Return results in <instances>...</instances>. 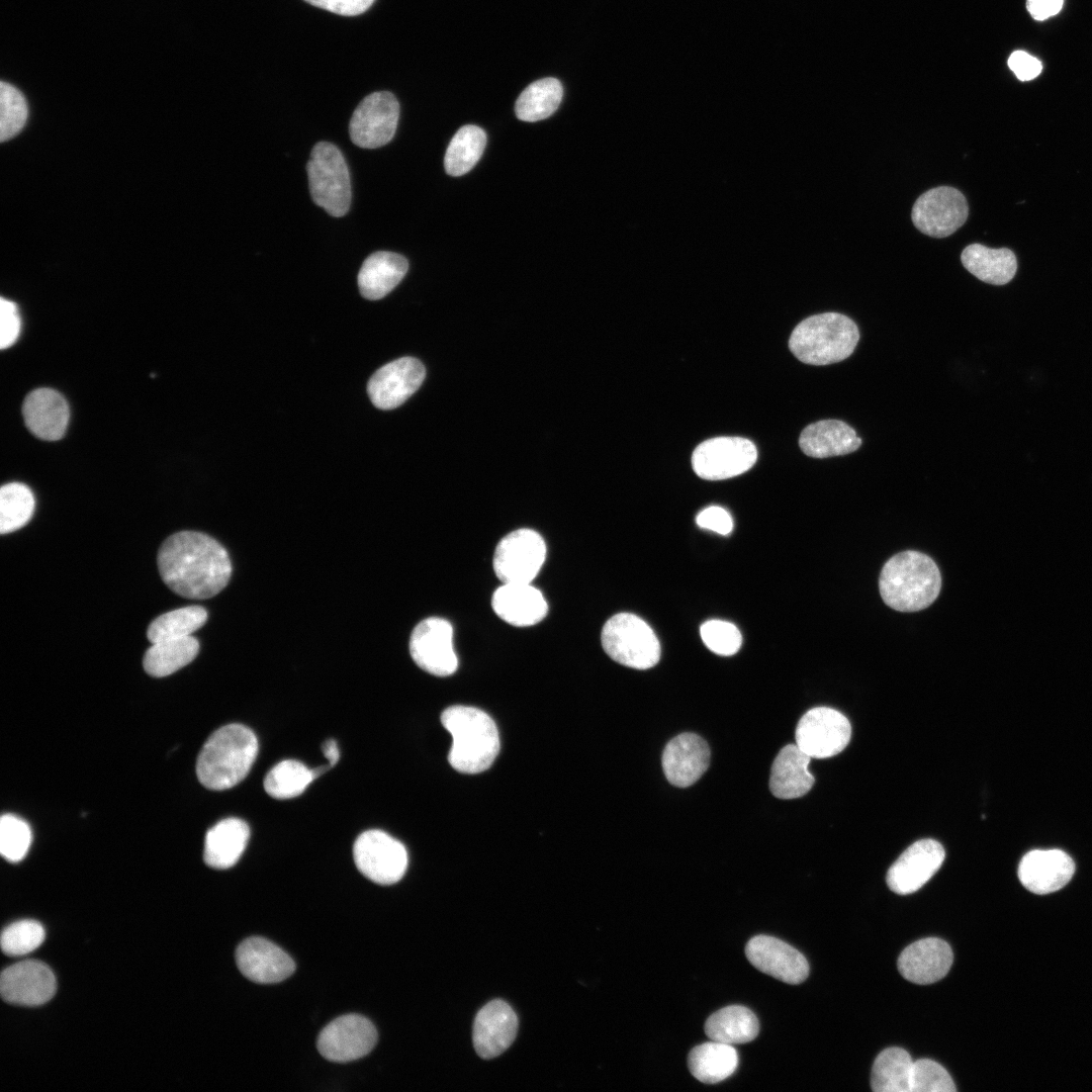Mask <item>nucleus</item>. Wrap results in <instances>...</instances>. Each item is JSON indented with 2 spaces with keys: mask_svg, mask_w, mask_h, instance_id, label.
<instances>
[{
  "mask_svg": "<svg viewBox=\"0 0 1092 1092\" xmlns=\"http://www.w3.org/2000/svg\"><path fill=\"white\" fill-rule=\"evenodd\" d=\"M377 1036L369 1019L359 1014H347L336 1018L321 1031L316 1046L328 1061L347 1063L369 1054Z\"/></svg>",
  "mask_w": 1092,
  "mask_h": 1092,
  "instance_id": "2eb2a0df",
  "label": "nucleus"
},
{
  "mask_svg": "<svg viewBox=\"0 0 1092 1092\" xmlns=\"http://www.w3.org/2000/svg\"><path fill=\"white\" fill-rule=\"evenodd\" d=\"M796 744L811 758H827L848 744L851 726L840 712L817 707L806 712L796 728Z\"/></svg>",
  "mask_w": 1092,
  "mask_h": 1092,
  "instance_id": "f8f14e48",
  "label": "nucleus"
},
{
  "mask_svg": "<svg viewBox=\"0 0 1092 1092\" xmlns=\"http://www.w3.org/2000/svg\"><path fill=\"white\" fill-rule=\"evenodd\" d=\"M952 950L937 937H927L908 945L898 959V970L908 981L926 985L939 981L952 965Z\"/></svg>",
  "mask_w": 1092,
  "mask_h": 1092,
  "instance_id": "b1692460",
  "label": "nucleus"
},
{
  "mask_svg": "<svg viewBox=\"0 0 1092 1092\" xmlns=\"http://www.w3.org/2000/svg\"><path fill=\"white\" fill-rule=\"evenodd\" d=\"M738 1054L732 1044L711 1040L695 1046L688 1056L692 1075L706 1084L719 1083L737 1069Z\"/></svg>",
  "mask_w": 1092,
  "mask_h": 1092,
  "instance_id": "2f4dec72",
  "label": "nucleus"
},
{
  "mask_svg": "<svg viewBox=\"0 0 1092 1092\" xmlns=\"http://www.w3.org/2000/svg\"><path fill=\"white\" fill-rule=\"evenodd\" d=\"M945 857L943 846L933 839L911 844L891 866L887 884L893 892L908 895L919 890L939 870Z\"/></svg>",
  "mask_w": 1092,
  "mask_h": 1092,
  "instance_id": "a211bd4d",
  "label": "nucleus"
},
{
  "mask_svg": "<svg viewBox=\"0 0 1092 1092\" xmlns=\"http://www.w3.org/2000/svg\"><path fill=\"white\" fill-rule=\"evenodd\" d=\"M745 954L758 971L784 983L797 985L809 975L806 958L790 944L779 938L757 935L745 946Z\"/></svg>",
  "mask_w": 1092,
  "mask_h": 1092,
  "instance_id": "6ab92c4d",
  "label": "nucleus"
},
{
  "mask_svg": "<svg viewBox=\"0 0 1092 1092\" xmlns=\"http://www.w3.org/2000/svg\"><path fill=\"white\" fill-rule=\"evenodd\" d=\"M563 88L555 78H544L531 83L518 97L515 112L519 119L534 122L552 115L558 108Z\"/></svg>",
  "mask_w": 1092,
  "mask_h": 1092,
  "instance_id": "c9c22d12",
  "label": "nucleus"
},
{
  "mask_svg": "<svg viewBox=\"0 0 1092 1092\" xmlns=\"http://www.w3.org/2000/svg\"><path fill=\"white\" fill-rule=\"evenodd\" d=\"M1075 872L1073 859L1060 849L1027 852L1018 867V878L1030 892L1050 894L1065 887Z\"/></svg>",
  "mask_w": 1092,
  "mask_h": 1092,
  "instance_id": "5701e85b",
  "label": "nucleus"
},
{
  "mask_svg": "<svg viewBox=\"0 0 1092 1092\" xmlns=\"http://www.w3.org/2000/svg\"><path fill=\"white\" fill-rule=\"evenodd\" d=\"M164 582L188 599H208L228 584L232 562L224 547L210 536L182 531L168 537L158 552Z\"/></svg>",
  "mask_w": 1092,
  "mask_h": 1092,
  "instance_id": "f257e3e1",
  "label": "nucleus"
},
{
  "mask_svg": "<svg viewBox=\"0 0 1092 1092\" xmlns=\"http://www.w3.org/2000/svg\"><path fill=\"white\" fill-rule=\"evenodd\" d=\"M696 522L700 528L720 535H728L733 529V520L730 514L719 506H711L701 511L696 518Z\"/></svg>",
  "mask_w": 1092,
  "mask_h": 1092,
  "instance_id": "de8ad7c7",
  "label": "nucleus"
},
{
  "mask_svg": "<svg viewBox=\"0 0 1092 1092\" xmlns=\"http://www.w3.org/2000/svg\"><path fill=\"white\" fill-rule=\"evenodd\" d=\"M811 757L797 744H788L776 756L769 777V789L779 799H796L806 795L815 779L808 766Z\"/></svg>",
  "mask_w": 1092,
  "mask_h": 1092,
  "instance_id": "cd10ccee",
  "label": "nucleus"
},
{
  "mask_svg": "<svg viewBox=\"0 0 1092 1092\" xmlns=\"http://www.w3.org/2000/svg\"><path fill=\"white\" fill-rule=\"evenodd\" d=\"M861 439L845 422L821 420L808 425L801 433L799 446L809 457L828 458L856 451Z\"/></svg>",
  "mask_w": 1092,
  "mask_h": 1092,
  "instance_id": "bb28decb",
  "label": "nucleus"
},
{
  "mask_svg": "<svg viewBox=\"0 0 1092 1092\" xmlns=\"http://www.w3.org/2000/svg\"><path fill=\"white\" fill-rule=\"evenodd\" d=\"M22 415L26 427L35 437L44 441H57L67 430L70 408L67 400L58 391L37 388L26 395Z\"/></svg>",
  "mask_w": 1092,
  "mask_h": 1092,
  "instance_id": "393cba45",
  "label": "nucleus"
},
{
  "mask_svg": "<svg viewBox=\"0 0 1092 1092\" xmlns=\"http://www.w3.org/2000/svg\"><path fill=\"white\" fill-rule=\"evenodd\" d=\"M1008 66L1020 81L1032 80L1042 70L1041 62L1023 51L1013 52L1008 59Z\"/></svg>",
  "mask_w": 1092,
  "mask_h": 1092,
  "instance_id": "09e8293b",
  "label": "nucleus"
},
{
  "mask_svg": "<svg viewBox=\"0 0 1092 1092\" xmlns=\"http://www.w3.org/2000/svg\"><path fill=\"white\" fill-rule=\"evenodd\" d=\"M491 606L502 620L516 627L535 625L548 612L542 593L531 583H503L493 593Z\"/></svg>",
  "mask_w": 1092,
  "mask_h": 1092,
  "instance_id": "a878e982",
  "label": "nucleus"
},
{
  "mask_svg": "<svg viewBox=\"0 0 1092 1092\" xmlns=\"http://www.w3.org/2000/svg\"><path fill=\"white\" fill-rule=\"evenodd\" d=\"M0 141L16 135L24 126L28 108L22 93L9 83L0 84Z\"/></svg>",
  "mask_w": 1092,
  "mask_h": 1092,
  "instance_id": "a19ab883",
  "label": "nucleus"
},
{
  "mask_svg": "<svg viewBox=\"0 0 1092 1092\" xmlns=\"http://www.w3.org/2000/svg\"><path fill=\"white\" fill-rule=\"evenodd\" d=\"M441 723L452 736L448 761L454 769L473 775L493 763L499 751V735L488 714L475 707L456 705L443 711Z\"/></svg>",
  "mask_w": 1092,
  "mask_h": 1092,
  "instance_id": "7ed1b4c3",
  "label": "nucleus"
},
{
  "mask_svg": "<svg viewBox=\"0 0 1092 1092\" xmlns=\"http://www.w3.org/2000/svg\"><path fill=\"white\" fill-rule=\"evenodd\" d=\"M968 215L966 197L949 186L935 187L921 194L911 213L916 229L932 238L952 235L966 222Z\"/></svg>",
  "mask_w": 1092,
  "mask_h": 1092,
  "instance_id": "9b49d317",
  "label": "nucleus"
},
{
  "mask_svg": "<svg viewBox=\"0 0 1092 1092\" xmlns=\"http://www.w3.org/2000/svg\"><path fill=\"white\" fill-rule=\"evenodd\" d=\"M518 1018L503 1000L488 1002L477 1013L473 1024V1045L482 1059H492L510 1048L516 1038Z\"/></svg>",
  "mask_w": 1092,
  "mask_h": 1092,
  "instance_id": "412c9836",
  "label": "nucleus"
},
{
  "mask_svg": "<svg viewBox=\"0 0 1092 1092\" xmlns=\"http://www.w3.org/2000/svg\"><path fill=\"white\" fill-rule=\"evenodd\" d=\"M961 261L971 274L993 285L1008 283L1017 270L1016 257L1007 248L991 249L972 244L963 250Z\"/></svg>",
  "mask_w": 1092,
  "mask_h": 1092,
  "instance_id": "7c9ffc66",
  "label": "nucleus"
},
{
  "mask_svg": "<svg viewBox=\"0 0 1092 1092\" xmlns=\"http://www.w3.org/2000/svg\"><path fill=\"white\" fill-rule=\"evenodd\" d=\"M957 1088L947 1071L929 1059L914 1062L911 1092H953Z\"/></svg>",
  "mask_w": 1092,
  "mask_h": 1092,
  "instance_id": "a18cd8bd",
  "label": "nucleus"
},
{
  "mask_svg": "<svg viewBox=\"0 0 1092 1092\" xmlns=\"http://www.w3.org/2000/svg\"><path fill=\"white\" fill-rule=\"evenodd\" d=\"M605 652L616 662L635 669H648L659 661L660 643L651 627L631 613H619L604 625L601 634Z\"/></svg>",
  "mask_w": 1092,
  "mask_h": 1092,
  "instance_id": "423d86ee",
  "label": "nucleus"
},
{
  "mask_svg": "<svg viewBox=\"0 0 1092 1092\" xmlns=\"http://www.w3.org/2000/svg\"><path fill=\"white\" fill-rule=\"evenodd\" d=\"M704 644L714 653L729 656L741 647L742 635L738 628L727 621L709 620L700 628Z\"/></svg>",
  "mask_w": 1092,
  "mask_h": 1092,
  "instance_id": "c03bdc74",
  "label": "nucleus"
},
{
  "mask_svg": "<svg viewBox=\"0 0 1092 1092\" xmlns=\"http://www.w3.org/2000/svg\"><path fill=\"white\" fill-rule=\"evenodd\" d=\"M398 116L399 104L392 93L378 91L367 95L351 117V141L363 149H376L388 144L394 136Z\"/></svg>",
  "mask_w": 1092,
  "mask_h": 1092,
  "instance_id": "ddd939ff",
  "label": "nucleus"
},
{
  "mask_svg": "<svg viewBox=\"0 0 1092 1092\" xmlns=\"http://www.w3.org/2000/svg\"><path fill=\"white\" fill-rule=\"evenodd\" d=\"M1064 0H1027L1026 7L1035 20H1044L1062 9Z\"/></svg>",
  "mask_w": 1092,
  "mask_h": 1092,
  "instance_id": "3c124183",
  "label": "nucleus"
},
{
  "mask_svg": "<svg viewBox=\"0 0 1092 1092\" xmlns=\"http://www.w3.org/2000/svg\"><path fill=\"white\" fill-rule=\"evenodd\" d=\"M486 145V134L473 124L460 127L451 139L444 157V168L451 176L469 172L478 162Z\"/></svg>",
  "mask_w": 1092,
  "mask_h": 1092,
  "instance_id": "e433bc0d",
  "label": "nucleus"
},
{
  "mask_svg": "<svg viewBox=\"0 0 1092 1092\" xmlns=\"http://www.w3.org/2000/svg\"><path fill=\"white\" fill-rule=\"evenodd\" d=\"M353 856L359 872L379 885L398 882L407 868L404 845L378 829L367 830L358 836L353 846Z\"/></svg>",
  "mask_w": 1092,
  "mask_h": 1092,
  "instance_id": "6e6552de",
  "label": "nucleus"
},
{
  "mask_svg": "<svg viewBox=\"0 0 1092 1092\" xmlns=\"http://www.w3.org/2000/svg\"><path fill=\"white\" fill-rule=\"evenodd\" d=\"M410 652L417 665L433 675H451L458 666L453 628L443 618L430 617L415 627L410 639Z\"/></svg>",
  "mask_w": 1092,
  "mask_h": 1092,
  "instance_id": "4468645a",
  "label": "nucleus"
},
{
  "mask_svg": "<svg viewBox=\"0 0 1092 1092\" xmlns=\"http://www.w3.org/2000/svg\"><path fill=\"white\" fill-rule=\"evenodd\" d=\"M249 837L250 828L242 819L226 818L217 822L205 836V863L217 870L235 866L243 854Z\"/></svg>",
  "mask_w": 1092,
  "mask_h": 1092,
  "instance_id": "c85d7f7f",
  "label": "nucleus"
},
{
  "mask_svg": "<svg viewBox=\"0 0 1092 1092\" xmlns=\"http://www.w3.org/2000/svg\"><path fill=\"white\" fill-rule=\"evenodd\" d=\"M34 496L20 482L4 484L0 489V533L8 534L22 528L31 519Z\"/></svg>",
  "mask_w": 1092,
  "mask_h": 1092,
  "instance_id": "ea45409f",
  "label": "nucleus"
},
{
  "mask_svg": "<svg viewBox=\"0 0 1092 1092\" xmlns=\"http://www.w3.org/2000/svg\"><path fill=\"white\" fill-rule=\"evenodd\" d=\"M56 978L43 963L28 960L6 968L0 977V993L7 1003L39 1006L56 993Z\"/></svg>",
  "mask_w": 1092,
  "mask_h": 1092,
  "instance_id": "f3484780",
  "label": "nucleus"
},
{
  "mask_svg": "<svg viewBox=\"0 0 1092 1092\" xmlns=\"http://www.w3.org/2000/svg\"><path fill=\"white\" fill-rule=\"evenodd\" d=\"M240 972L259 984L281 982L295 970L293 960L279 946L263 937H249L236 950Z\"/></svg>",
  "mask_w": 1092,
  "mask_h": 1092,
  "instance_id": "aec40b11",
  "label": "nucleus"
},
{
  "mask_svg": "<svg viewBox=\"0 0 1092 1092\" xmlns=\"http://www.w3.org/2000/svg\"><path fill=\"white\" fill-rule=\"evenodd\" d=\"M315 779L313 769L294 759L274 765L264 779V789L272 798L291 799L301 795Z\"/></svg>",
  "mask_w": 1092,
  "mask_h": 1092,
  "instance_id": "58836bf2",
  "label": "nucleus"
},
{
  "mask_svg": "<svg viewBox=\"0 0 1092 1092\" xmlns=\"http://www.w3.org/2000/svg\"><path fill=\"white\" fill-rule=\"evenodd\" d=\"M710 758L706 740L695 733H682L666 744L661 762L667 781L675 787L686 788L703 776Z\"/></svg>",
  "mask_w": 1092,
  "mask_h": 1092,
  "instance_id": "4be33fe9",
  "label": "nucleus"
},
{
  "mask_svg": "<svg viewBox=\"0 0 1092 1092\" xmlns=\"http://www.w3.org/2000/svg\"><path fill=\"white\" fill-rule=\"evenodd\" d=\"M426 376L422 362L402 357L378 369L367 384L371 402L380 410H393L415 393Z\"/></svg>",
  "mask_w": 1092,
  "mask_h": 1092,
  "instance_id": "dca6fc26",
  "label": "nucleus"
},
{
  "mask_svg": "<svg viewBox=\"0 0 1092 1092\" xmlns=\"http://www.w3.org/2000/svg\"><path fill=\"white\" fill-rule=\"evenodd\" d=\"M407 260L396 253L378 251L363 262L358 287L363 297L376 300L387 295L404 277Z\"/></svg>",
  "mask_w": 1092,
  "mask_h": 1092,
  "instance_id": "c756f323",
  "label": "nucleus"
},
{
  "mask_svg": "<svg viewBox=\"0 0 1092 1092\" xmlns=\"http://www.w3.org/2000/svg\"><path fill=\"white\" fill-rule=\"evenodd\" d=\"M44 929L37 921H16L2 931L1 947L6 956H25L36 949L44 940Z\"/></svg>",
  "mask_w": 1092,
  "mask_h": 1092,
  "instance_id": "79ce46f5",
  "label": "nucleus"
},
{
  "mask_svg": "<svg viewBox=\"0 0 1092 1092\" xmlns=\"http://www.w3.org/2000/svg\"><path fill=\"white\" fill-rule=\"evenodd\" d=\"M317 8L343 15L355 16L365 12L374 0H304Z\"/></svg>",
  "mask_w": 1092,
  "mask_h": 1092,
  "instance_id": "8fccbe9b",
  "label": "nucleus"
},
{
  "mask_svg": "<svg viewBox=\"0 0 1092 1092\" xmlns=\"http://www.w3.org/2000/svg\"><path fill=\"white\" fill-rule=\"evenodd\" d=\"M21 328L20 314L17 305L8 299L0 300V347L6 349L12 346Z\"/></svg>",
  "mask_w": 1092,
  "mask_h": 1092,
  "instance_id": "49530a36",
  "label": "nucleus"
},
{
  "mask_svg": "<svg viewBox=\"0 0 1092 1092\" xmlns=\"http://www.w3.org/2000/svg\"><path fill=\"white\" fill-rule=\"evenodd\" d=\"M306 172L313 202L332 216L345 215L350 207L352 192L349 169L341 151L328 142L315 144Z\"/></svg>",
  "mask_w": 1092,
  "mask_h": 1092,
  "instance_id": "0eeeda50",
  "label": "nucleus"
},
{
  "mask_svg": "<svg viewBox=\"0 0 1092 1092\" xmlns=\"http://www.w3.org/2000/svg\"><path fill=\"white\" fill-rule=\"evenodd\" d=\"M757 459L754 444L741 437H717L704 441L693 452L695 473L707 480H721L749 470Z\"/></svg>",
  "mask_w": 1092,
  "mask_h": 1092,
  "instance_id": "9d476101",
  "label": "nucleus"
},
{
  "mask_svg": "<svg viewBox=\"0 0 1092 1092\" xmlns=\"http://www.w3.org/2000/svg\"><path fill=\"white\" fill-rule=\"evenodd\" d=\"M546 557V544L532 529H518L506 535L496 545L493 569L504 583H531Z\"/></svg>",
  "mask_w": 1092,
  "mask_h": 1092,
  "instance_id": "1a4fd4ad",
  "label": "nucleus"
},
{
  "mask_svg": "<svg viewBox=\"0 0 1092 1092\" xmlns=\"http://www.w3.org/2000/svg\"><path fill=\"white\" fill-rule=\"evenodd\" d=\"M207 620V612L200 606H189L165 613L148 627L147 636L152 644L183 638L201 628Z\"/></svg>",
  "mask_w": 1092,
  "mask_h": 1092,
  "instance_id": "4c0bfd02",
  "label": "nucleus"
},
{
  "mask_svg": "<svg viewBox=\"0 0 1092 1092\" xmlns=\"http://www.w3.org/2000/svg\"><path fill=\"white\" fill-rule=\"evenodd\" d=\"M255 733L233 723L215 730L204 743L196 762L202 786L213 791L231 789L249 774L258 754Z\"/></svg>",
  "mask_w": 1092,
  "mask_h": 1092,
  "instance_id": "f03ea898",
  "label": "nucleus"
},
{
  "mask_svg": "<svg viewBox=\"0 0 1092 1092\" xmlns=\"http://www.w3.org/2000/svg\"><path fill=\"white\" fill-rule=\"evenodd\" d=\"M323 752H324V755L329 760V765L331 767H333L338 762V760L340 758V751H339L338 744H337L336 740L328 739L323 744Z\"/></svg>",
  "mask_w": 1092,
  "mask_h": 1092,
  "instance_id": "603ef678",
  "label": "nucleus"
},
{
  "mask_svg": "<svg viewBox=\"0 0 1092 1092\" xmlns=\"http://www.w3.org/2000/svg\"><path fill=\"white\" fill-rule=\"evenodd\" d=\"M880 594L885 604L900 612H917L930 606L941 587L935 562L918 551H904L884 565Z\"/></svg>",
  "mask_w": 1092,
  "mask_h": 1092,
  "instance_id": "20e7f679",
  "label": "nucleus"
},
{
  "mask_svg": "<svg viewBox=\"0 0 1092 1092\" xmlns=\"http://www.w3.org/2000/svg\"><path fill=\"white\" fill-rule=\"evenodd\" d=\"M705 1033L714 1041L728 1044L746 1043L759 1032L755 1014L740 1005L724 1007L713 1013L705 1022Z\"/></svg>",
  "mask_w": 1092,
  "mask_h": 1092,
  "instance_id": "473e14b6",
  "label": "nucleus"
},
{
  "mask_svg": "<svg viewBox=\"0 0 1092 1092\" xmlns=\"http://www.w3.org/2000/svg\"><path fill=\"white\" fill-rule=\"evenodd\" d=\"M198 651L199 642L191 635L157 642L146 651L144 668L152 676H167L190 663Z\"/></svg>",
  "mask_w": 1092,
  "mask_h": 1092,
  "instance_id": "f704fd0d",
  "label": "nucleus"
},
{
  "mask_svg": "<svg viewBox=\"0 0 1092 1092\" xmlns=\"http://www.w3.org/2000/svg\"><path fill=\"white\" fill-rule=\"evenodd\" d=\"M31 830L21 818L4 814L0 820V852L10 862L20 861L31 844Z\"/></svg>",
  "mask_w": 1092,
  "mask_h": 1092,
  "instance_id": "37998d69",
  "label": "nucleus"
},
{
  "mask_svg": "<svg viewBox=\"0 0 1092 1092\" xmlns=\"http://www.w3.org/2000/svg\"><path fill=\"white\" fill-rule=\"evenodd\" d=\"M913 1064L908 1052L888 1048L875 1060L871 1087L875 1092H911Z\"/></svg>",
  "mask_w": 1092,
  "mask_h": 1092,
  "instance_id": "72a5a7b5",
  "label": "nucleus"
},
{
  "mask_svg": "<svg viewBox=\"0 0 1092 1092\" xmlns=\"http://www.w3.org/2000/svg\"><path fill=\"white\" fill-rule=\"evenodd\" d=\"M856 324L838 312H824L803 320L793 330L789 348L801 362L828 365L848 358L856 348Z\"/></svg>",
  "mask_w": 1092,
  "mask_h": 1092,
  "instance_id": "39448f33",
  "label": "nucleus"
}]
</instances>
